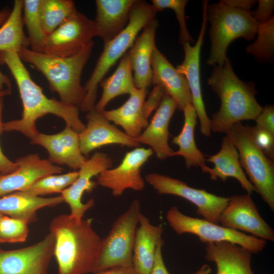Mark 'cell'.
<instances>
[{"mask_svg":"<svg viewBox=\"0 0 274 274\" xmlns=\"http://www.w3.org/2000/svg\"><path fill=\"white\" fill-rule=\"evenodd\" d=\"M4 61L16 82L23 111L20 119L3 123L2 132L18 131L30 140L39 133L36 126L38 119L48 114L62 119L66 126L78 133L84 130L85 125L79 118V108L47 97L32 79L18 53L4 52Z\"/></svg>","mask_w":274,"mask_h":274,"instance_id":"cell-1","label":"cell"},{"mask_svg":"<svg viewBox=\"0 0 274 274\" xmlns=\"http://www.w3.org/2000/svg\"><path fill=\"white\" fill-rule=\"evenodd\" d=\"M92 221L77 219L70 214L59 215L51 220L49 229L55 239L57 274L92 272L101 239Z\"/></svg>","mask_w":274,"mask_h":274,"instance_id":"cell-2","label":"cell"},{"mask_svg":"<svg viewBox=\"0 0 274 274\" xmlns=\"http://www.w3.org/2000/svg\"><path fill=\"white\" fill-rule=\"evenodd\" d=\"M207 82L221 100L219 110L210 119L211 131L226 134L234 124L254 120L261 112L254 84L239 79L228 58L224 65L214 66Z\"/></svg>","mask_w":274,"mask_h":274,"instance_id":"cell-3","label":"cell"},{"mask_svg":"<svg viewBox=\"0 0 274 274\" xmlns=\"http://www.w3.org/2000/svg\"><path fill=\"white\" fill-rule=\"evenodd\" d=\"M93 45V41L78 54L66 57L38 52L28 48H22L18 53L22 61L44 76L50 90L58 93L62 102L80 109L85 97L81 75Z\"/></svg>","mask_w":274,"mask_h":274,"instance_id":"cell-4","label":"cell"},{"mask_svg":"<svg viewBox=\"0 0 274 274\" xmlns=\"http://www.w3.org/2000/svg\"><path fill=\"white\" fill-rule=\"evenodd\" d=\"M156 13L152 5L145 1H136L126 27L104 44L95 67L84 86L85 97L80 107L82 111L88 112L94 107L98 85L112 66L131 47L140 31L155 19Z\"/></svg>","mask_w":274,"mask_h":274,"instance_id":"cell-5","label":"cell"},{"mask_svg":"<svg viewBox=\"0 0 274 274\" xmlns=\"http://www.w3.org/2000/svg\"><path fill=\"white\" fill-rule=\"evenodd\" d=\"M207 15L211 43L208 65H224L227 48L233 40L243 38L250 41L256 35L258 24L250 11L230 7L220 1L208 5Z\"/></svg>","mask_w":274,"mask_h":274,"instance_id":"cell-6","label":"cell"},{"mask_svg":"<svg viewBox=\"0 0 274 274\" xmlns=\"http://www.w3.org/2000/svg\"><path fill=\"white\" fill-rule=\"evenodd\" d=\"M141 205L134 199L114 221L108 234L101 239L92 273L116 267H132L136 231L141 215Z\"/></svg>","mask_w":274,"mask_h":274,"instance_id":"cell-7","label":"cell"},{"mask_svg":"<svg viewBox=\"0 0 274 274\" xmlns=\"http://www.w3.org/2000/svg\"><path fill=\"white\" fill-rule=\"evenodd\" d=\"M236 148L239 162L256 192L274 211V164L254 141L247 125L238 122L225 134Z\"/></svg>","mask_w":274,"mask_h":274,"instance_id":"cell-8","label":"cell"},{"mask_svg":"<svg viewBox=\"0 0 274 274\" xmlns=\"http://www.w3.org/2000/svg\"><path fill=\"white\" fill-rule=\"evenodd\" d=\"M166 218L170 227L178 235L192 234L206 244L227 242L240 246L252 253L260 252L266 244V241L254 236L224 227L203 219L185 215L175 206L167 211Z\"/></svg>","mask_w":274,"mask_h":274,"instance_id":"cell-9","label":"cell"},{"mask_svg":"<svg viewBox=\"0 0 274 274\" xmlns=\"http://www.w3.org/2000/svg\"><path fill=\"white\" fill-rule=\"evenodd\" d=\"M145 181L160 194L176 195L188 200L197 207V213L203 219L216 224H219L229 200L228 197L192 188L180 180L157 173L148 174Z\"/></svg>","mask_w":274,"mask_h":274,"instance_id":"cell-10","label":"cell"},{"mask_svg":"<svg viewBox=\"0 0 274 274\" xmlns=\"http://www.w3.org/2000/svg\"><path fill=\"white\" fill-rule=\"evenodd\" d=\"M94 37L93 20L77 12L47 36L40 52L73 56L91 43Z\"/></svg>","mask_w":274,"mask_h":274,"instance_id":"cell-11","label":"cell"},{"mask_svg":"<svg viewBox=\"0 0 274 274\" xmlns=\"http://www.w3.org/2000/svg\"><path fill=\"white\" fill-rule=\"evenodd\" d=\"M55 239L49 232L41 241L22 248H0V274H48Z\"/></svg>","mask_w":274,"mask_h":274,"instance_id":"cell-12","label":"cell"},{"mask_svg":"<svg viewBox=\"0 0 274 274\" xmlns=\"http://www.w3.org/2000/svg\"><path fill=\"white\" fill-rule=\"evenodd\" d=\"M208 1H204L201 28L197 41L194 46H191L189 42L182 45L184 51V60L176 68L184 76L187 81L192 96V104L199 121L201 133L209 137L211 133L210 119L207 114L203 100L200 75V52L208 22Z\"/></svg>","mask_w":274,"mask_h":274,"instance_id":"cell-13","label":"cell"},{"mask_svg":"<svg viewBox=\"0 0 274 274\" xmlns=\"http://www.w3.org/2000/svg\"><path fill=\"white\" fill-rule=\"evenodd\" d=\"M153 154L151 148L143 147L127 152L117 166L107 169L96 176L97 184L109 189L116 197L128 189L143 190L145 181L141 175L142 168Z\"/></svg>","mask_w":274,"mask_h":274,"instance_id":"cell-14","label":"cell"},{"mask_svg":"<svg viewBox=\"0 0 274 274\" xmlns=\"http://www.w3.org/2000/svg\"><path fill=\"white\" fill-rule=\"evenodd\" d=\"M219 223L221 225L265 241H274V230L260 215L251 195H235L229 198L222 212Z\"/></svg>","mask_w":274,"mask_h":274,"instance_id":"cell-15","label":"cell"},{"mask_svg":"<svg viewBox=\"0 0 274 274\" xmlns=\"http://www.w3.org/2000/svg\"><path fill=\"white\" fill-rule=\"evenodd\" d=\"M112 165L111 158L102 152H96L86 159L80 168L75 181L61 193L64 202L70 208L71 216L77 219H83L85 213L93 207L94 200L91 199L83 203L82 195L85 192H90L96 186L97 183L91 179L111 168Z\"/></svg>","mask_w":274,"mask_h":274,"instance_id":"cell-16","label":"cell"},{"mask_svg":"<svg viewBox=\"0 0 274 274\" xmlns=\"http://www.w3.org/2000/svg\"><path fill=\"white\" fill-rule=\"evenodd\" d=\"M87 125L79 133L80 147L82 154L90 152L101 147L118 144L129 147H139L140 144L133 138L121 130L104 116L102 112L94 107L86 115Z\"/></svg>","mask_w":274,"mask_h":274,"instance_id":"cell-17","label":"cell"},{"mask_svg":"<svg viewBox=\"0 0 274 274\" xmlns=\"http://www.w3.org/2000/svg\"><path fill=\"white\" fill-rule=\"evenodd\" d=\"M17 167L13 172L0 174V197L27 188L38 180L48 175L60 174L62 167L41 159L38 153L17 158Z\"/></svg>","mask_w":274,"mask_h":274,"instance_id":"cell-18","label":"cell"},{"mask_svg":"<svg viewBox=\"0 0 274 274\" xmlns=\"http://www.w3.org/2000/svg\"><path fill=\"white\" fill-rule=\"evenodd\" d=\"M32 145L41 146L49 154L48 160L57 165H66L76 170L86 160L79 143V133L66 126L59 133L47 134L39 133L30 140Z\"/></svg>","mask_w":274,"mask_h":274,"instance_id":"cell-19","label":"cell"},{"mask_svg":"<svg viewBox=\"0 0 274 274\" xmlns=\"http://www.w3.org/2000/svg\"><path fill=\"white\" fill-rule=\"evenodd\" d=\"M177 104L169 95L165 94L159 106L145 130L135 139L140 145L146 144L161 160L173 157L174 151L168 144V126Z\"/></svg>","mask_w":274,"mask_h":274,"instance_id":"cell-20","label":"cell"},{"mask_svg":"<svg viewBox=\"0 0 274 274\" xmlns=\"http://www.w3.org/2000/svg\"><path fill=\"white\" fill-rule=\"evenodd\" d=\"M152 84L161 87L165 93L172 97L178 109L183 111L192 104V96L187 81L157 49L154 48L151 58Z\"/></svg>","mask_w":274,"mask_h":274,"instance_id":"cell-21","label":"cell"},{"mask_svg":"<svg viewBox=\"0 0 274 274\" xmlns=\"http://www.w3.org/2000/svg\"><path fill=\"white\" fill-rule=\"evenodd\" d=\"M136 0H96V16L93 20L95 36L104 44L110 41L127 25L131 10Z\"/></svg>","mask_w":274,"mask_h":274,"instance_id":"cell-22","label":"cell"},{"mask_svg":"<svg viewBox=\"0 0 274 274\" xmlns=\"http://www.w3.org/2000/svg\"><path fill=\"white\" fill-rule=\"evenodd\" d=\"M206 161L213 163L214 167L203 164L200 168L203 172L210 175L212 180L220 179L225 182L228 178H233L239 182L248 194L251 195L253 192H256L241 166L236 148L226 135L222 139L219 151L209 156Z\"/></svg>","mask_w":274,"mask_h":274,"instance_id":"cell-23","label":"cell"},{"mask_svg":"<svg viewBox=\"0 0 274 274\" xmlns=\"http://www.w3.org/2000/svg\"><path fill=\"white\" fill-rule=\"evenodd\" d=\"M158 22L154 19L143 29L127 53L133 80L138 89H147L152 84V55L156 47L155 37Z\"/></svg>","mask_w":274,"mask_h":274,"instance_id":"cell-24","label":"cell"},{"mask_svg":"<svg viewBox=\"0 0 274 274\" xmlns=\"http://www.w3.org/2000/svg\"><path fill=\"white\" fill-rule=\"evenodd\" d=\"M252 253L227 242L206 244V257L215 263L217 274H254L251 266Z\"/></svg>","mask_w":274,"mask_h":274,"instance_id":"cell-25","label":"cell"},{"mask_svg":"<svg viewBox=\"0 0 274 274\" xmlns=\"http://www.w3.org/2000/svg\"><path fill=\"white\" fill-rule=\"evenodd\" d=\"M163 232L161 225L152 224L148 218L141 214L135 233L132 258V267L138 274H150Z\"/></svg>","mask_w":274,"mask_h":274,"instance_id":"cell-26","label":"cell"},{"mask_svg":"<svg viewBox=\"0 0 274 274\" xmlns=\"http://www.w3.org/2000/svg\"><path fill=\"white\" fill-rule=\"evenodd\" d=\"M147 93V89L136 88L121 106L111 110H105L102 114L110 122L121 126L126 134L136 138L149 123L143 109Z\"/></svg>","mask_w":274,"mask_h":274,"instance_id":"cell-27","label":"cell"},{"mask_svg":"<svg viewBox=\"0 0 274 274\" xmlns=\"http://www.w3.org/2000/svg\"><path fill=\"white\" fill-rule=\"evenodd\" d=\"M64 202L61 195L52 197L35 196L15 192L0 197V214L23 220L28 224L37 220V211Z\"/></svg>","mask_w":274,"mask_h":274,"instance_id":"cell-28","label":"cell"},{"mask_svg":"<svg viewBox=\"0 0 274 274\" xmlns=\"http://www.w3.org/2000/svg\"><path fill=\"white\" fill-rule=\"evenodd\" d=\"M184 115V125L180 133L174 136L172 143L179 149L174 151L173 156L179 155L185 160L186 167L201 166L205 164L206 158L197 148L194 136L197 115L192 104L187 105L183 110Z\"/></svg>","mask_w":274,"mask_h":274,"instance_id":"cell-29","label":"cell"},{"mask_svg":"<svg viewBox=\"0 0 274 274\" xmlns=\"http://www.w3.org/2000/svg\"><path fill=\"white\" fill-rule=\"evenodd\" d=\"M102 88L101 96L95 104L94 108L102 112L108 104L113 98L123 94H130L136 88L134 85L130 60L126 53L120 63L109 78L100 83Z\"/></svg>","mask_w":274,"mask_h":274,"instance_id":"cell-30","label":"cell"},{"mask_svg":"<svg viewBox=\"0 0 274 274\" xmlns=\"http://www.w3.org/2000/svg\"><path fill=\"white\" fill-rule=\"evenodd\" d=\"M23 0H15L8 18L0 27V51L18 53L30 46L23 30Z\"/></svg>","mask_w":274,"mask_h":274,"instance_id":"cell-31","label":"cell"},{"mask_svg":"<svg viewBox=\"0 0 274 274\" xmlns=\"http://www.w3.org/2000/svg\"><path fill=\"white\" fill-rule=\"evenodd\" d=\"M77 12L72 0H40V16L46 36Z\"/></svg>","mask_w":274,"mask_h":274,"instance_id":"cell-32","label":"cell"},{"mask_svg":"<svg viewBox=\"0 0 274 274\" xmlns=\"http://www.w3.org/2000/svg\"><path fill=\"white\" fill-rule=\"evenodd\" d=\"M40 0H24L23 21L27 29L30 49L40 52L47 37L40 13Z\"/></svg>","mask_w":274,"mask_h":274,"instance_id":"cell-33","label":"cell"},{"mask_svg":"<svg viewBox=\"0 0 274 274\" xmlns=\"http://www.w3.org/2000/svg\"><path fill=\"white\" fill-rule=\"evenodd\" d=\"M78 175V171L74 170L64 174L48 175L20 192L35 196L61 193L75 181Z\"/></svg>","mask_w":274,"mask_h":274,"instance_id":"cell-34","label":"cell"},{"mask_svg":"<svg viewBox=\"0 0 274 274\" xmlns=\"http://www.w3.org/2000/svg\"><path fill=\"white\" fill-rule=\"evenodd\" d=\"M256 35V39L247 47L246 51L257 60L269 61L274 52L273 16L267 22L258 24Z\"/></svg>","mask_w":274,"mask_h":274,"instance_id":"cell-35","label":"cell"},{"mask_svg":"<svg viewBox=\"0 0 274 274\" xmlns=\"http://www.w3.org/2000/svg\"><path fill=\"white\" fill-rule=\"evenodd\" d=\"M28 225L23 220L4 215L0 221V243L25 242L29 232Z\"/></svg>","mask_w":274,"mask_h":274,"instance_id":"cell-36","label":"cell"},{"mask_svg":"<svg viewBox=\"0 0 274 274\" xmlns=\"http://www.w3.org/2000/svg\"><path fill=\"white\" fill-rule=\"evenodd\" d=\"M151 2V5L157 12L165 9H170L174 11L180 26L179 41L182 45L187 42H194L188 32L185 21V8L187 1L152 0Z\"/></svg>","mask_w":274,"mask_h":274,"instance_id":"cell-37","label":"cell"},{"mask_svg":"<svg viewBox=\"0 0 274 274\" xmlns=\"http://www.w3.org/2000/svg\"><path fill=\"white\" fill-rule=\"evenodd\" d=\"M254 141L261 151L272 160L274 159V134L256 126L247 125Z\"/></svg>","mask_w":274,"mask_h":274,"instance_id":"cell-38","label":"cell"},{"mask_svg":"<svg viewBox=\"0 0 274 274\" xmlns=\"http://www.w3.org/2000/svg\"><path fill=\"white\" fill-rule=\"evenodd\" d=\"M256 10L250 11L251 14L258 24L269 21L272 17L274 10L273 0H259Z\"/></svg>","mask_w":274,"mask_h":274,"instance_id":"cell-39","label":"cell"},{"mask_svg":"<svg viewBox=\"0 0 274 274\" xmlns=\"http://www.w3.org/2000/svg\"><path fill=\"white\" fill-rule=\"evenodd\" d=\"M165 94V91L161 87L154 86L148 99L144 103V113L147 119L153 111L157 109Z\"/></svg>","mask_w":274,"mask_h":274,"instance_id":"cell-40","label":"cell"},{"mask_svg":"<svg viewBox=\"0 0 274 274\" xmlns=\"http://www.w3.org/2000/svg\"><path fill=\"white\" fill-rule=\"evenodd\" d=\"M256 125L263 128L274 134V107L268 105L262 108V110L254 120Z\"/></svg>","mask_w":274,"mask_h":274,"instance_id":"cell-41","label":"cell"},{"mask_svg":"<svg viewBox=\"0 0 274 274\" xmlns=\"http://www.w3.org/2000/svg\"><path fill=\"white\" fill-rule=\"evenodd\" d=\"M4 107V97H0V134L2 133V113ZM17 164L9 159L4 154L0 146V174H9L16 169Z\"/></svg>","mask_w":274,"mask_h":274,"instance_id":"cell-42","label":"cell"},{"mask_svg":"<svg viewBox=\"0 0 274 274\" xmlns=\"http://www.w3.org/2000/svg\"><path fill=\"white\" fill-rule=\"evenodd\" d=\"M163 240L161 239L157 246L154 264L150 274H170L167 270L162 256V249Z\"/></svg>","mask_w":274,"mask_h":274,"instance_id":"cell-43","label":"cell"},{"mask_svg":"<svg viewBox=\"0 0 274 274\" xmlns=\"http://www.w3.org/2000/svg\"><path fill=\"white\" fill-rule=\"evenodd\" d=\"M226 5L242 10L250 11L251 9L257 3L254 0H222Z\"/></svg>","mask_w":274,"mask_h":274,"instance_id":"cell-44","label":"cell"},{"mask_svg":"<svg viewBox=\"0 0 274 274\" xmlns=\"http://www.w3.org/2000/svg\"><path fill=\"white\" fill-rule=\"evenodd\" d=\"M95 274H138L133 267H116Z\"/></svg>","mask_w":274,"mask_h":274,"instance_id":"cell-45","label":"cell"},{"mask_svg":"<svg viewBox=\"0 0 274 274\" xmlns=\"http://www.w3.org/2000/svg\"><path fill=\"white\" fill-rule=\"evenodd\" d=\"M4 63V52L0 51V65ZM12 83L9 77L0 70V88H11Z\"/></svg>","mask_w":274,"mask_h":274,"instance_id":"cell-46","label":"cell"},{"mask_svg":"<svg viewBox=\"0 0 274 274\" xmlns=\"http://www.w3.org/2000/svg\"><path fill=\"white\" fill-rule=\"evenodd\" d=\"M11 10L5 8L0 10V27L6 22L8 18Z\"/></svg>","mask_w":274,"mask_h":274,"instance_id":"cell-47","label":"cell"},{"mask_svg":"<svg viewBox=\"0 0 274 274\" xmlns=\"http://www.w3.org/2000/svg\"><path fill=\"white\" fill-rule=\"evenodd\" d=\"M212 272L211 267L207 264H203L200 268L193 274H210Z\"/></svg>","mask_w":274,"mask_h":274,"instance_id":"cell-48","label":"cell"},{"mask_svg":"<svg viewBox=\"0 0 274 274\" xmlns=\"http://www.w3.org/2000/svg\"><path fill=\"white\" fill-rule=\"evenodd\" d=\"M11 88H0V97H4L6 96L9 95L11 94Z\"/></svg>","mask_w":274,"mask_h":274,"instance_id":"cell-49","label":"cell"},{"mask_svg":"<svg viewBox=\"0 0 274 274\" xmlns=\"http://www.w3.org/2000/svg\"><path fill=\"white\" fill-rule=\"evenodd\" d=\"M3 216H4L3 215L0 214V221H1V218H2V217H3Z\"/></svg>","mask_w":274,"mask_h":274,"instance_id":"cell-50","label":"cell"}]
</instances>
